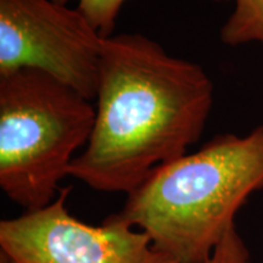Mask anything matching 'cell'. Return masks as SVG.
Listing matches in <instances>:
<instances>
[{"mask_svg":"<svg viewBox=\"0 0 263 263\" xmlns=\"http://www.w3.org/2000/svg\"><path fill=\"white\" fill-rule=\"evenodd\" d=\"M95 121L68 176L98 192H133L200 139L213 105L202 66L172 57L144 34L104 39Z\"/></svg>","mask_w":263,"mask_h":263,"instance_id":"1","label":"cell"},{"mask_svg":"<svg viewBox=\"0 0 263 263\" xmlns=\"http://www.w3.org/2000/svg\"><path fill=\"white\" fill-rule=\"evenodd\" d=\"M66 5L68 0H54ZM126 0H78V10L104 38L114 34L116 20Z\"/></svg>","mask_w":263,"mask_h":263,"instance_id":"7","label":"cell"},{"mask_svg":"<svg viewBox=\"0 0 263 263\" xmlns=\"http://www.w3.org/2000/svg\"><path fill=\"white\" fill-rule=\"evenodd\" d=\"M232 2L234 3V10L219 32L223 44L240 47L249 43H258L263 48V0Z\"/></svg>","mask_w":263,"mask_h":263,"instance_id":"6","label":"cell"},{"mask_svg":"<svg viewBox=\"0 0 263 263\" xmlns=\"http://www.w3.org/2000/svg\"><path fill=\"white\" fill-rule=\"evenodd\" d=\"M0 263H15L8 255H5L4 252H0Z\"/></svg>","mask_w":263,"mask_h":263,"instance_id":"9","label":"cell"},{"mask_svg":"<svg viewBox=\"0 0 263 263\" xmlns=\"http://www.w3.org/2000/svg\"><path fill=\"white\" fill-rule=\"evenodd\" d=\"M104 37L78 9L54 0H0V74H50L93 100Z\"/></svg>","mask_w":263,"mask_h":263,"instance_id":"4","label":"cell"},{"mask_svg":"<svg viewBox=\"0 0 263 263\" xmlns=\"http://www.w3.org/2000/svg\"><path fill=\"white\" fill-rule=\"evenodd\" d=\"M262 189L263 124L246 136L218 134L156 167L117 215L171 257L206 263L235 228L239 210Z\"/></svg>","mask_w":263,"mask_h":263,"instance_id":"2","label":"cell"},{"mask_svg":"<svg viewBox=\"0 0 263 263\" xmlns=\"http://www.w3.org/2000/svg\"><path fill=\"white\" fill-rule=\"evenodd\" d=\"M71 186L50 205L0 222V248L15 263H182L154 248L146 233L111 215L101 226L68 212Z\"/></svg>","mask_w":263,"mask_h":263,"instance_id":"5","label":"cell"},{"mask_svg":"<svg viewBox=\"0 0 263 263\" xmlns=\"http://www.w3.org/2000/svg\"><path fill=\"white\" fill-rule=\"evenodd\" d=\"M91 100L38 70L0 74V186L26 211L50 205L89 141Z\"/></svg>","mask_w":263,"mask_h":263,"instance_id":"3","label":"cell"},{"mask_svg":"<svg viewBox=\"0 0 263 263\" xmlns=\"http://www.w3.org/2000/svg\"><path fill=\"white\" fill-rule=\"evenodd\" d=\"M206 263H250V251L236 228L230 230Z\"/></svg>","mask_w":263,"mask_h":263,"instance_id":"8","label":"cell"}]
</instances>
